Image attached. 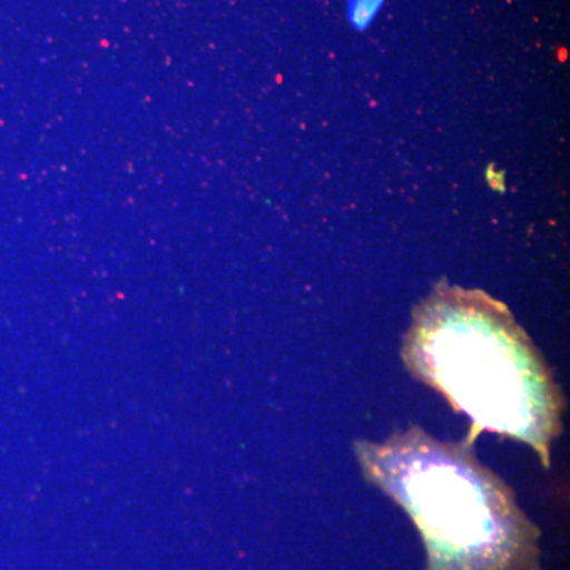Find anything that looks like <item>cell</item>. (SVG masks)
Segmentation results:
<instances>
[{
    "label": "cell",
    "instance_id": "obj_1",
    "mask_svg": "<svg viewBox=\"0 0 570 570\" xmlns=\"http://www.w3.org/2000/svg\"><path fill=\"white\" fill-rule=\"evenodd\" d=\"M401 360L412 377L468 415V445L474 448L483 431L515 439L550 469L564 395L504 303L442 281L415 306Z\"/></svg>",
    "mask_w": 570,
    "mask_h": 570
},
{
    "label": "cell",
    "instance_id": "obj_2",
    "mask_svg": "<svg viewBox=\"0 0 570 570\" xmlns=\"http://www.w3.org/2000/svg\"><path fill=\"white\" fill-rule=\"evenodd\" d=\"M354 452L366 482L417 527L425 570H542L539 528L472 445L409 425L382 442L355 441Z\"/></svg>",
    "mask_w": 570,
    "mask_h": 570
}]
</instances>
